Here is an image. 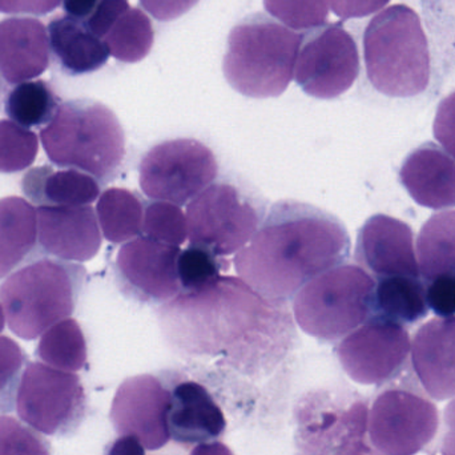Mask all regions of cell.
I'll list each match as a JSON object with an SVG mask.
<instances>
[{"label":"cell","mask_w":455,"mask_h":455,"mask_svg":"<svg viewBox=\"0 0 455 455\" xmlns=\"http://www.w3.org/2000/svg\"><path fill=\"white\" fill-rule=\"evenodd\" d=\"M350 248L349 233L339 218L307 203L281 200L235 254V267L251 291L280 307L313 278L345 264Z\"/></svg>","instance_id":"1"},{"label":"cell","mask_w":455,"mask_h":455,"mask_svg":"<svg viewBox=\"0 0 455 455\" xmlns=\"http://www.w3.org/2000/svg\"><path fill=\"white\" fill-rule=\"evenodd\" d=\"M278 307L251 291L241 278L221 275L213 285L180 293L163 307V331L187 352L223 349V339L270 334V318Z\"/></svg>","instance_id":"2"},{"label":"cell","mask_w":455,"mask_h":455,"mask_svg":"<svg viewBox=\"0 0 455 455\" xmlns=\"http://www.w3.org/2000/svg\"><path fill=\"white\" fill-rule=\"evenodd\" d=\"M40 140L52 165L82 171L100 186L111 183L124 162L125 135L119 119L90 99L61 103Z\"/></svg>","instance_id":"3"},{"label":"cell","mask_w":455,"mask_h":455,"mask_svg":"<svg viewBox=\"0 0 455 455\" xmlns=\"http://www.w3.org/2000/svg\"><path fill=\"white\" fill-rule=\"evenodd\" d=\"M85 277L83 265L47 256L11 273L0 285V302L11 331L29 341L69 318Z\"/></svg>","instance_id":"4"},{"label":"cell","mask_w":455,"mask_h":455,"mask_svg":"<svg viewBox=\"0 0 455 455\" xmlns=\"http://www.w3.org/2000/svg\"><path fill=\"white\" fill-rule=\"evenodd\" d=\"M363 58L369 82L390 98H411L429 85V44L419 13L408 5H392L371 19Z\"/></svg>","instance_id":"5"},{"label":"cell","mask_w":455,"mask_h":455,"mask_svg":"<svg viewBox=\"0 0 455 455\" xmlns=\"http://www.w3.org/2000/svg\"><path fill=\"white\" fill-rule=\"evenodd\" d=\"M302 35L262 13L243 19L228 36V84L251 99L283 95L294 76Z\"/></svg>","instance_id":"6"},{"label":"cell","mask_w":455,"mask_h":455,"mask_svg":"<svg viewBox=\"0 0 455 455\" xmlns=\"http://www.w3.org/2000/svg\"><path fill=\"white\" fill-rule=\"evenodd\" d=\"M376 280L360 265L342 264L313 278L294 297L299 328L334 342L365 323L374 313Z\"/></svg>","instance_id":"7"},{"label":"cell","mask_w":455,"mask_h":455,"mask_svg":"<svg viewBox=\"0 0 455 455\" xmlns=\"http://www.w3.org/2000/svg\"><path fill=\"white\" fill-rule=\"evenodd\" d=\"M265 215L261 197L229 181L211 184L187 208L188 238L216 256H230L251 240Z\"/></svg>","instance_id":"8"},{"label":"cell","mask_w":455,"mask_h":455,"mask_svg":"<svg viewBox=\"0 0 455 455\" xmlns=\"http://www.w3.org/2000/svg\"><path fill=\"white\" fill-rule=\"evenodd\" d=\"M218 173V159L210 147L196 139H172L141 157L139 183L149 199L183 207L213 184Z\"/></svg>","instance_id":"9"},{"label":"cell","mask_w":455,"mask_h":455,"mask_svg":"<svg viewBox=\"0 0 455 455\" xmlns=\"http://www.w3.org/2000/svg\"><path fill=\"white\" fill-rule=\"evenodd\" d=\"M85 393L79 376L43 363H27L16 393V411L45 435L74 433L84 419Z\"/></svg>","instance_id":"10"},{"label":"cell","mask_w":455,"mask_h":455,"mask_svg":"<svg viewBox=\"0 0 455 455\" xmlns=\"http://www.w3.org/2000/svg\"><path fill=\"white\" fill-rule=\"evenodd\" d=\"M438 427L432 401L405 389L385 390L369 413V441L377 455H416L432 443Z\"/></svg>","instance_id":"11"},{"label":"cell","mask_w":455,"mask_h":455,"mask_svg":"<svg viewBox=\"0 0 455 455\" xmlns=\"http://www.w3.org/2000/svg\"><path fill=\"white\" fill-rule=\"evenodd\" d=\"M360 74V53L352 35L341 24H325L301 42L294 79L307 95L339 98L350 90Z\"/></svg>","instance_id":"12"},{"label":"cell","mask_w":455,"mask_h":455,"mask_svg":"<svg viewBox=\"0 0 455 455\" xmlns=\"http://www.w3.org/2000/svg\"><path fill=\"white\" fill-rule=\"evenodd\" d=\"M411 349V337L400 323L373 315L342 339L337 357L353 381L381 385L403 369Z\"/></svg>","instance_id":"13"},{"label":"cell","mask_w":455,"mask_h":455,"mask_svg":"<svg viewBox=\"0 0 455 455\" xmlns=\"http://www.w3.org/2000/svg\"><path fill=\"white\" fill-rule=\"evenodd\" d=\"M180 246L140 235L117 251L115 278L123 296L141 304L160 305L181 293L178 262Z\"/></svg>","instance_id":"14"},{"label":"cell","mask_w":455,"mask_h":455,"mask_svg":"<svg viewBox=\"0 0 455 455\" xmlns=\"http://www.w3.org/2000/svg\"><path fill=\"white\" fill-rule=\"evenodd\" d=\"M171 393L151 374L130 377L116 390L111 421L120 435L138 437L147 451H159L171 438Z\"/></svg>","instance_id":"15"},{"label":"cell","mask_w":455,"mask_h":455,"mask_svg":"<svg viewBox=\"0 0 455 455\" xmlns=\"http://www.w3.org/2000/svg\"><path fill=\"white\" fill-rule=\"evenodd\" d=\"M355 259L374 280L421 278L414 235L409 224L387 215H374L358 230Z\"/></svg>","instance_id":"16"},{"label":"cell","mask_w":455,"mask_h":455,"mask_svg":"<svg viewBox=\"0 0 455 455\" xmlns=\"http://www.w3.org/2000/svg\"><path fill=\"white\" fill-rule=\"evenodd\" d=\"M36 216L39 246L44 256L84 262L99 253L100 226L91 205L37 207Z\"/></svg>","instance_id":"17"},{"label":"cell","mask_w":455,"mask_h":455,"mask_svg":"<svg viewBox=\"0 0 455 455\" xmlns=\"http://www.w3.org/2000/svg\"><path fill=\"white\" fill-rule=\"evenodd\" d=\"M411 350L414 371L427 395L438 401L455 397V315L424 323Z\"/></svg>","instance_id":"18"},{"label":"cell","mask_w":455,"mask_h":455,"mask_svg":"<svg viewBox=\"0 0 455 455\" xmlns=\"http://www.w3.org/2000/svg\"><path fill=\"white\" fill-rule=\"evenodd\" d=\"M48 29L37 19L8 18L0 23V75L8 84L40 76L50 66Z\"/></svg>","instance_id":"19"},{"label":"cell","mask_w":455,"mask_h":455,"mask_svg":"<svg viewBox=\"0 0 455 455\" xmlns=\"http://www.w3.org/2000/svg\"><path fill=\"white\" fill-rule=\"evenodd\" d=\"M401 183L411 199L430 210L455 207V160L433 143L411 152L400 171Z\"/></svg>","instance_id":"20"},{"label":"cell","mask_w":455,"mask_h":455,"mask_svg":"<svg viewBox=\"0 0 455 455\" xmlns=\"http://www.w3.org/2000/svg\"><path fill=\"white\" fill-rule=\"evenodd\" d=\"M369 411L365 403L341 413L325 411L299 432L304 455H377L366 443Z\"/></svg>","instance_id":"21"},{"label":"cell","mask_w":455,"mask_h":455,"mask_svg":"<svg viewBox=\"0 0 455 455\" xmlns=\"http://www.w3.org/2000/svg\"><path fill=\"white\" fill-rule=\"evenodd\" d=\"M170 411L171 437L180 443H211L227 427L220 406L203 385L184 381L173 389Z\"/></svg>","instance_id":"22"},{"label":"cell","mask_w":455,"mask_h":455,"mask_svg":"<svg viewBox=\"0 0 455 455\" xmlns=\"http://www.w3.org/2000/svg\"><path fill=\"white\" fill-rule=\"evenodd\" d=\"M21 191L36 207H83L100 196V183L74 168H32L21 180Z\"/></svg>","instance_id":"23"},{"label":"cell","mask_w":455,"mask_h":455,"mask_svg":"<svg viewBox=\"0 0 455 455\" xmlns=\"http://www.w3.org/2000/svg\"><path fill=\"white\" fill-rule=\"evenodd\" d=\"M42 256L34 205L19 196L0 199V280Z\"/></svg>","instance_id":"24"},{"label":"cell","mask_w":455,"mask_h":455,"mask_svg":"<svg viewBox=\"0 0 455 455\" xmlns=\"http://www.w3.org/2000/svg\"><path fill=\"white\" fill-rule=\"evenodd\" d=\"M51 50L64 71L85 75L98 71L109 58L106 43L82 19L58 15L48 24Z\"/></svg>","instance_id":"25"},{"label":"cell","mask_w":455,"mask_h":455,"mask_svg":"<svg viewBox=\"0 0 455 455\" xmlns=\"http://www.w3.org/2000/svg\"><path fill=\"white\" fill-rule=\"evenodd\" d=\"M416 254L424 283L455 272V211L435 213L424 224Z\"/></svg>","instance_id":"26"},{"label":"cell","mask_w":455,"mask_h":455,"mask_svg":"<svg viewBox=\"0 0 455 455\" xmlns=\"http://www.w3.org/2000/svg\"><path fill=\"white\" fill-rule=\"evenodd\" d=\"M146 202L136 192L109 188L100 195L96 215L104 237L112 243H125L143 235Z\"/></svg>","instance_id":"27"},{"label":"cell","mask_w":455,"mask_h":455,"mask_svg":"<svg viewBox=\"0 0 455 455\" xmlns=\"http://www.w3.org/2000/svg\"><path fill=\"white\" fill-rule=\"evenodd\" d=\"M429 312L421 278L387 277L376 281L374 313L400 323H414Z\"/></svg>","instance_id":"28"},{"label":"cell","mask_w":455,"mask_h":455,"mask_svg":"<svg viewBox=\"0 0 455 455\" xmlns=\"http://www.w3.org/2000/svg\"><path fill=\"white\" fill-rule=\"evenodd\" d=\"M55 90L44 80H29L16 84L5 96L4 111L24 128L48 124L60 107Z\"/></svg>","instance_id":"29"},{"label":"cell","mask_w":455,"mask_h":455,"mask_svg":"<svg viewBox=\"0 0 455 455\" xmlns=\"http://www.w3.org/2000/svg\"><path fill=\"white\" fill-rule=\"evenodd\" d=\"M36 355L43 363L59 371L69 373L82 371L87 363V342L79 323L66 318L51 326L42 334Z\"/></svg>","instance_id":"30"},{"label":"cell","mask_w":455,"mask_h":455,"mask_svg":"<svg viewBox=\"0 0 455 455\" xmlns=\"http://www.w3.org/2000/svg\"><path fill=\"white\" fill-rule=\"evenodd\" d=\"M155 32L146 12L139 8L125 11L104 36L109 55L123 63L143 60L154 45Z\"/></svg>","instance_id":"31"},{"label":"cell","mask_w":455,"mask_h":455,"mask_svg":"<svg viewBox=\"0 0 455 455\" xmlns=\"http://www.w3.org/2000/svg\"><path fill=\"white\" fill-rule=\"evenodd\" d=\"M39 152L37 136L12 120H0V173H16L34 164Z\"/></svg>","instance_id":"32"},{"label":"cell","mask_w":455,"mask_h":455,"mask_svg":"<svg viewBox=\"0 0 455 455\" xmlns=\"http://www.w3.org/2000/svg\"><path fill=\"white\" fill-rule=\"evenodd\" d=\"M221 257L210 249L189 245L179 256L178 270L181 293H194L213 285L221 277Z\"/></svg>","instance_id":"33"},{"label":"cell","mask_w":455,"mask_h":455,"mask_svg":"<svg viewBox=\"0 0 455 455\" xmlns=\"http://www.w3.org/2000/svg\"><path fill=\"white\" fill-rule=\"evenodd\" d=\"M143 235L170 245H183L188 238L187 216L179 205L152 200L144 211Z\"/></svg>","instance_id":"34"},{"label":"cell","mask_w":455,"mask_h":455,"mask_svg":"<svg viewBox=\"0 0 455 455\" xmlns=\"http://www.w3.org/2000/svg\"><path fill=\"white\" fill-rule=\"evenodd\" d=\"M265 10L293 31L325 26L329 0H264Z\"/></svg>","instance_id":"35"},{"label":"cell","mask_w":455,"mask_h":455,"mask_svg":"<svg viewBox=\"0 0 455 455\" xmlns=\"http://www.w3.org/2000/svg\"><path fill=\"white\" fill-rule=\"evenodd\" d=\"M27 355L18 342L0 336V413L12 411Z\"/></svg>","instance_id":"36"},{"label":"cell","mask_w":455,"mask_h":455,"mask_svg":"<svg viewBox=\"0 0 455 455\" xmlns=\"http://www.w3.org/2000/svg\"><path fill=\"white\" fill-rule=\"evenodd\" d=\"M0 455H51L50 445L31 427L0 416Z\"/></svg>","instance_id":"37"},{"label":"cell","mask_w":455,"mask_h":455,"mask_svg":"<svg viewBox=\"0 0 455 455\" xmlns=\"http://www.w3.org/2000/svg\"><path fill=\"white\" fill-rule=\"evenodd\" d=\"M427 307L438 317L455 315V272L446 273L425 283Z\"/></svg>","instance_id":"38"},{"label":"cell","mask_w":455,"mask_h":455,"mask_svg":"<svg viewBox=\"0 0 455 455\" xmlns=\"http://www.w3.org/2000/svg\"><path fill=\"white\" fill-rule=\"evenodd\" d=\"M433 133L443 151L455 160V91L438 106Z\"/></svg>","instance_id":"39"},{"label":"cell","mask_w":455,"mask_h":455,"mask_svg":"<svg viewBox=\"0 0 455 455\" xmlns=\"http://www.w3.org/2000/svg\"><path fill=\"white\" fill-rule=\"evenodd\" d=\"M130 8L128 0H100L85 23L96 36L103 40L115 21Z\"/></svg>","instance_id":"40"},{"label":"cell","mask_w":455,"mask_h":455,"mask_svg":"<svg viewBox=\"0 0 455 455\" xmlns=\"http://www.w3.org/2000/svg\"><path fill=\"white\" fill-rule=\"evenodd\" d=\"M200 0H140L147 12L157 20H175L195 7Z\"/></svg>","instance_id":"41"},{"label":"cell","mask_w":455,"mask_h":455,"mask_svg":"<svg viewBox=\"0 0 455 455\" xmlns=\"http://www.w3.org/2000/svg\"><path fill=\"white\" fill-rule=\"evenodd\" d=\"M390 0H329L333 12L341 19L363 18L382 10Z\"/></svg>","instance_id":"42"},{"label":"cell","mask_w":455,"mask_h":455,"mask_svg":"<svg viewBox=\"0 0 455 455\" xmlns=\"http://www.w3.org/2000/svg\"><path fill=\"white\" fill-rule=\"evenodd\" d=\"M63 0H0V12L12 15H47Z\"/></svg>","instance_id":"43"},{"label":"cell","mask_w":455,"mask_h":455,"mask_svg":"<svg viewBox=\"0 0 455 455\" xmlns=\"http://www.w3.org/2000/svg\"><path fill=\"white\" fill-rule=\"evenodd\" d=\"M104 455H146V448L138 437L120 435L108 446Z\"/></svg>","instance_id":"44"},{"label":"cell","mask_w":455,"mask_h":455,"mask_svg":"<svg viewBox=\"0 0 455 455\" xmlns=\"http://www.w3.org/2000/svg\"><path fill=\"white\" fill-rule=\"evenodd\" d=\"M99 2L100 0H63V8L67 15L87 20Z\"/></svg>","instance_id":"45"},{"label":"cell","mask_w":455,"mask_h":455,"mask_svg":"<svg viewBox=\"0 0 455 455\" xmlns=\"http://www.w3.org/2000/svg\"><path fill=\"white\" fill-rule=\"evenodd\" d=\"M191 455H233V453L224 443L211 441V443H199L192 451Z\"/></svg>","instance_id":"46"},{"label":"cell","mask_w":455,"mask_h":455,"mask_svg":"<svg viewBox=\"0 0 455 455\" xmlns=\"http://www.w3.org/2000/svg\"><path fill=\"white\" fill-rule=\"evenodd\" d=\"M441 453L443 455H455V429H451V432L443 437Z\"/></svg>","instance_id":"47"},{"label":"cell","mask_w":455,"mask_h":455,"mask_svg":"<svg viewBox=\"0 0 455 455\" xmlns=\"http://www.w3.org/2000/svg\"><path fill=\"white\" fill-rule=\"evenodd\" d=\"M445 422L451 429H455V397L445 409Z\"/></svg>","instance_id":"48"},{"label":"cell","mask_w":455,"mask_h":455,"mask_svg":"<svg viewBox=\"0 0 455 455\" xmlns=\"http://www.w3.org/2000/svg\"><path fill=\"white\" fill-rule=\"evenodd\" d=\"M4 323H5L4 309H3L2 302H0V333H2L3 329H4Z\"/></svg>","instance_id":"49"}]
</instances>
